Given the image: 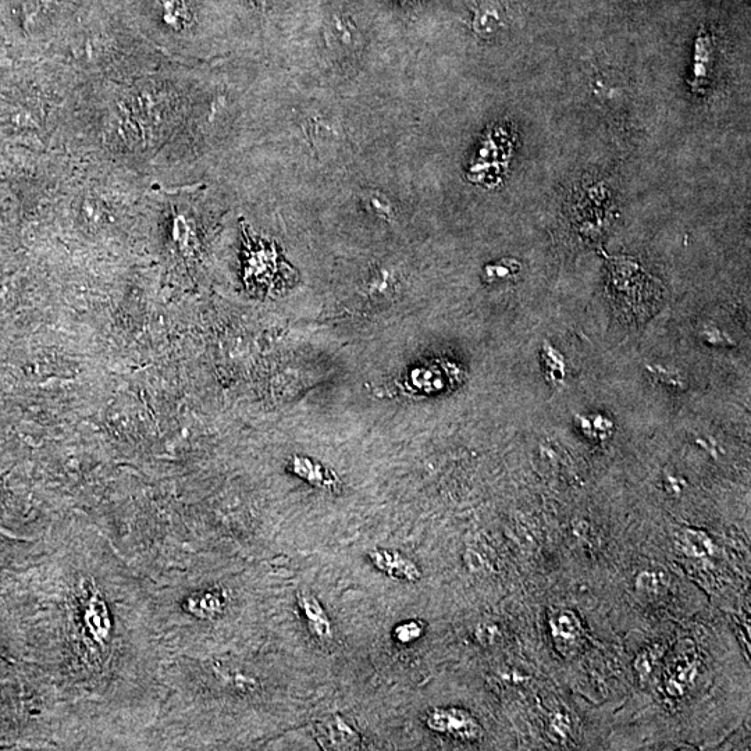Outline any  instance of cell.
I'll return each mask as SVG.
<instances>
[{
	"instance_id": "6",
	"label": "cell",
	"mask_w": 751,
	"mask_h": 751,
	"mask_svg": "<svg viewBox=\"0 0 751 751\" xmlns=\"http://www.w3.org/2000/svg\"><path fill=\"white\" fill-rule=\"evenodd\" d=\"M331 46L341 53H354L361 46V35L354 21L343 14H334L330 21Z\"/></svg>"
},
{
	"instance_id": "12",
	"label": "cell",
	"mask_w": 751,
	"mask_h": 751,
	"mask_svg": "<svg viewBox=\"0 0 751 751\" xmlns=\"http://www.w3.org/2000/svg\"><path fill=\"white\" fill-rule=\"evenodd\" d=\"M658 585H660V579L656 573L644 572L637 578V587L639 589H646L649 592H657Z\"/></svg>"
},
{
	"instance_id": "11",
	"label": "cell",
	"mask_w": 751,
	"mask_h": 751,
	"mask_svg": "<svg viewBox=\"0 0 751 751\" xmlns=\"http://www.w3.org/2000/svg\"><path fill=\"white\" fill-rule=\"evenodd\" d=\"M555 633L562 637H576L580 631V625L578 619L573 617L571 612L568 614H561L554 622Z\"/></svg>"
},
{
	"instance_id": "7",
	"label": "cell",
	"mask_w": 751,
	"mask_h": 751,
	"mask_svg": "<svg viewBox=\"0 0 751 751\" xmlns=\"http://www.w3.org/2000/svg\"><path fill=\"white\" fill-rule=\"evenodd\" d=\"M291 469L295 475L300 476L305 482L311 483L312 486L320 489L333 490L336 487L337 478L325 466L312 461L311 458L294 457L291 462Z\"/></svg>"
},
{
	"instance_id": "8",
	"label": "cell",
	"mask_w": 751,
	"mask_h": 751,
	"mask_svg": "<svg viewBox=\"0 0 751 751\" xmlns=\"http://www.w3.org/2000/svg\"><path fill=\"white\" fill-rule=\"evenodd\" d=\"M426 625L422 621H405L395 626L393 637L395 642L400 644H411L421 639L425 633Z\"/></svg>"
},
{
	"instance_id": "4",
	"label": "cell",
	"mask_w": 751,
	"mask_h": 751,
	"mask_svg": "<svg viewBox=\"0 0 751 751\" xmlns=\"http://www.w3.org/2000/svg\"><path fill=\"white\" fill-rule=\"evenodd\" d=\"M315 733L320 745L327 750H352L359 745V733L338 714L319 721Z\"/></svg>"
},
{
	"instance_id": "10",
	"label": "cell",
	"mask_w": 751,
	"mask_h": 751,
	"mask_svg": "<svg viewBox=\"0 0 751 751\" xmlns=\"http://www.w3.org/2000/svg\"><path fill=\"white\" fill-rule=\"evenodd\" d=\"M685 544L688 547L689 553L693 555H706L711 553V540L708 539L704 533L694 532V530H688L685 533Z\"/></svg>"
},
{
	"instance_id": "1",
	"label": "cell",
	"mask_w": 751,
	"mask_h": 751,
	"mask_svg": "<svg viewBox=\"0 0 751 751\" xmlns=\"http://www.w3.org/2000/svg\"><path fill=\"white\" fill-rule=\"evenodd\" d=\"M614 276V286L622 305L631 306L637 318H649L656 312V306L644 300L643 294L661 297L660 288L656 280L650 279L649 274L643 273L636 263L614 261L611 266Z\"/></svg>"
},
{
	"instance_id": "5",
	"label": "cell",
	"mask_w": 751,
	"mask_h": 751,
	"mask_svg": "<svg viewBox=\"0 0 751 751\" xmlns=\"http://www.w3.org/2000/svg\"><path fill=\"white\" fill-rule=\"evenodd\" d=\"M297 600L311 635L319 642H329L333 639V622L318 597L309 592H300L297 594Z\"/></svg>"
},
{
	"instance_id": "13",
	"label": "cell",
	"mask_w": 751,
	"mask_h": 751,
	"mask_svg": "<svg viewBox=\"0 0 751 751\" xmlns=\"http://www.w3.org/2000/svg\"><path fill=\"white\" fill-rule=\"evenodd\" d=\"M370 205H372V208L375 209V212L377 213V215L384 216V217L390 215L389 202L380 201L379 195H375V197L370 198Z\"/></svg>"
},
{
	"instance_id": "3",
	"label": "cell",
	"mask_w": 751,
	"mask_h": 751,
	"mask_svg": "<svg viewBox=\"0 0 751 751\" xmlns=\"http://www.w3.org/2000/svg\"><path fill=\"white\" fill-rule=\"evenodd\" d=\"M369 561L377 571L384 573L389 578L401 580V582L415 583L422 578V571L418 564L412 561L401 551L390 548H375L369 551Z\"/></svg>"
},
{
	"instance_id": "14",
	"label": "cell",
	"mask_w": 751,
	"mask_h": 751,
	"mask_svg": "<svg viewBox=\"0 0 751 751\" xmlns=\"http://www.w3.org/2000/svg\"><path fill=\"white\" fill-rule=\"evenodd\" d=\"M252 7L259 13H265L266 7H268V0H249Z\"/></svg>"
},
{
	"instance_id": "2",
	"label": "cell",
	"mask_w": 751,
	"mask_h": 751,
	"mask_svg": "<svg viewBox=\"0 0 751 751\" xmlns=\"http://www.w3.org/2000/svg\"><path fill=\"white\" fill-rule=\"evenodd\" d=\"M425 724L432 732L466 742L478 740L483 735L479 722L461 708H433L426 714Z\"/></svg>"
},
{
	"instance_id": "9",
	"label": "cell",
	"mask_w": 751,
	"mask_h": 751,
	"mask_svg": "<svg viewBox=\"0 0 751 751\" xmlns=\"http://www.w3.org/2000/svg\"><path fill=\"white\" fill-rule=\"evenodd\" d=\"M500 23V14L497 10L491 6H484L478 10L475 16V30L483 34V32H493L496 30L497 24Z\"/></svg>"
}]
</instances>
